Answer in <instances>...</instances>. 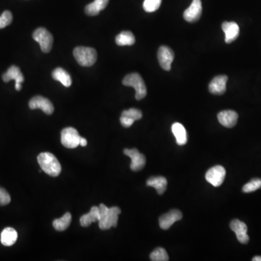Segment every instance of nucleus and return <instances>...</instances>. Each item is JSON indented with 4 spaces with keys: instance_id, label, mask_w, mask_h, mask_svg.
<instances>
[{
    "instance_id": "obj_1",
    "label": "nucleus",
    "mask_w": 261,
    "mask_h": 261,
    "mask_svg": "<svg viewBox=\"0 0 261 261\" xmlns=\"http://www.w3.org/2000/svg\"><path fill=\"white\" fill-rule=\"evenodd\" d=\"M99 207V219L98 221L100 229L108 230L116 227L118 225V216L121 210L119 207H112L108 208L105 205L100 204Z\"/></svg>"
},
{
    "instance_id": "obj_2",
    "label": "nucleus",
    "mask_w": 261,
    "mask_h": 261,
    "mask_svg": "<svg viewBox=\"0 0 261 261\" xmlns=\"http://www.w3.org/2000/svg\"><path fill=\"white\" fill-rule=\"evenodd\" d=\"M38 164L43 171L53 177L60 175L61 172V165L56 156L50 152H42L37 158Z\"/></svg>"
},
{
    "instance_id": "obj_3",
    "label": "nucleus",
    "mask_w": 261,
    "mask_h": 261,
    "mask_svg": "<svg viewBox=\"0 0 261 261\" xmlns=\"http://www.w3.org/2000/svg\"><path fill=\"white\" fill-rule=\"evenodd\" d=\"M74 56L77 63L81 66L90 67L96 63L97 51L91 47H77L74 49Z\"/></svg>"
},
{
    "instance_id": "obj_4",
    "label": "nucleus",
    "mask_w": 261,
    "mask_h": 261,
    "mask_svg": "<svg viewBox=\"0 0 261 261\" xmlns=\"http://www.w3.org/2000/svg\"><path fill=\"white\" fill-rule=\"evenodd\" d=\"M123 84L127 87H132L135 89V91H136L135 98L137 100H141L146 97V85H145L143 78L137 73H133V74L126 75L125 78L123 80Z\"/></svg>"
},
{
    "instance_id": "obj_5",
    "label": "nucleus",
    "mask_w": 261,
    "mask_h": 261,
    "mask_svg": "<svg viewBox=\"0 0 261 261\" xmlns=\"http://www.w3.org/2000/svg\"><path fill=\"white\" fill-rule=\"evenodd\" d=\"M33 38L39 44L43 53H50L53 47V37L47 29L38 28L33 33Z\"/></svg>"
},
{
    "instance_id": "obj_6",
    "label": "nucleus",
    "mask_w": 261,
    "mask_h": 261,
    "mask_svg": "<svg viewBox=\"0 0 261 261\" xmlns=\"http://www.w3.org/2000/svg\"><path fill=\"white\" fill-rule=\"evenodd\" d=\"M80 139L81 136L75 129L68 127L62 130L61 143L66 148H76L79 145Z\"/></svg>"
},
{
    "instance_id": "obj_7",
    "label": "nucleus",
    "mask_w": 261,
    "mask_h": 261,
    "mask_svg": "<svg viewBox=\"0 0 261 261\" xmlns=\"http://www.w3.org/2000/svg\"><path fill=\"white\" fill-rule=\"evenodd\" d=\"M226 177V170L222 166H216L207 170L205 179L208 183L215 187H219L223 184Z\"/></svg>"
},
{
    "instance_id": "obj_8",
    "label": "nucleus",
    "mask_w": 261,
    "mask_h": 261,
    "mask_svg": "<svg viewBox=\"0 0 261 261\" xmlns=\"http://www.w3.org/2000/svg\"><path fill=\"white\" fill-rule=\"evenodd\" d=\"M124 153L131 159L130 169L133 171H139L145 167L146 164V158L143 154L140 153L136 149H125Z\"/></svg>"
},
{
    "instance_id": "obj_9",
    "label": "nucleus",
    "mask_w": 261,
    "mask_h": 261,
    "mask_svg": "<svg viewBox=\"0 0 261 261\" xmlns=\"http://www.w3.org/2000/svg\"><path fill=\"white\" fill-rule=\"evenodd\" d=\"M158 57L161 68L165 71H170L172 62L174 60L173 50L167 46H161L158 50Z\"/></svg>"
},
{
    "instance_id": "obj_10",
    "label": "nucleus",
    "mask_w": 261,
    "mask_h": 261,
    "mask_svg": "<svg viewBox=\"0 0 261 261\" xmlns=\"http://www.w3.org/2000/svg\"><path fill=\"white\" fill-rule=\"evenodd\" d=\"M29 108L32 110L40 109L47 114L51 115L54 112V106L53 103L47 98L41 96H36L29 102Z\"/></svg>"
},
{
    "instance_id": "obj_11",
    "label": "nucleus",
    "mask_w": 261,
    "mask_h": 261,
    "mask_svg": "<svg viewBox=\"0 0 261 261\" xmlns=\"http://www.w3.org/2000/svg\"><path fill=\"white\" fill-rule=\"evenodd\" d=\"M2 79L4 82L7 83L11 80L16 81V90L20 91L21 90L22 83L24 81V77L20 71V68L16 65H12L5 74H3Z\"/></svg>"
},
{
    "instance_id": "obj_12",
    "label": "nucleus",
    "mask_w": 261,
    "mask_h": 261,
    "mask_svg": "<svg viewBox=\"0 0 261 261\" xmlns=\"http://www.w3.org/2000/svg\"><path fill=\"white\" fill-rule=\"evenodd\" d=\"M230 228L235 233L237 240L240 243L243 244H247L249 242V236L247 235V226L244 222L234 219L230 223Z\"/></svg>"
},
{
    "instance_id": "obj_13",
    "label": "nucleus",
    "mask_w": 261,
    "mask_h": 261,
    "mask_svg": "<svg viewBox=\"0 0 261 261\" xmlns=\"http://www.w3.org/2000/svg\"><path fill=\"white\" fill-rule=\"evenodd\" d=\"M202 12L201 0H193L191 5L184 13V19L189 23H194L200 19Z\"/></svg>"
},
{
    "instance_id": "obj_14",
    "label": "nucleus",
    "mask_w": 261,
    "mask_h": 261,
    "mask_svg": "<svg viewBox=\"0 0 261 261\" xmlns=\"http://www.w3.org/2000/svg\"><path fill=\"white\" fill-rule=\"evenodd\" d=\"M227 81V75H222L215 77L209 84V91L211 94L216 95H222L224 94L226 90Z\"/></svg>"
},
{
    "instance_id": "obj_15",
    "label": "nucleus",
    "mask_w": 261,
    "mask_h": 261,
    "mask_svg": "<svg viewBox=\"0 0 261 261\" xmlns=\"http://www.w3.org/2000/svg\"><path fill=\"white\" fill-rule=\"evenodd\" d=\"M182 219V213L180 210H170L168 213H166V214L163 215L160 217V227L164 230L168 229L175 222L180 221Z\"/></svg>"
},
{
    "instance_id": "obj_16",
    "label": "nucleus",
    "mask_w": 261,
    "mask_h": 261,
    "mask_svg": "<svg viewBox=\"0 0 261 261\" xmlns=\"http://www.w3.org/2000/svg\"><path fill=\"white\" fill-rule=\"evenodd\" d=\"M219 123L226 128H232L237 124L238 114L234 111H224L218 114Z\"/></svg>"
},
{
    "instance_id": "obj_17",
    "label": "nucleus",
    "mask_w": 261,
    "mask_h": 261,
    "mask_svg": "<svg viewBox=\"0 0 261 261\" xmlns=\"http://www.w3.org/2000/svg\"><path fill=\"white\" fill-rule=\"evenodd\" d=\"M222 29L225 33V41L227 44L235 41L240 34V27L235 22H224Z\"/></svg>"
},
{
    "instance_id": "obj_18",
    "label": "nucleus",
    "mask_w": 261,
    "mask_h": 261,
    "mask_svg": "<svg viewBox=\"0 0 261 261\" xmlns=\"http://www.w3.org/2000/svg\"><path fill=\"white\" fill-rule=\"evenodd\" d=\"M172 132L176 137V143L180 146L186 145L187 142V133L186 129L180 123H174L172 125Z\"/></svg>"
},
{
    "instance_id": "obj_19",
    "label": "nucleus",
    "mask_w": 261,
    "mask_h": 261,
    "mask_svg": "<svg viewBox=\"0 0 261 261\" xmlns=\"http://www.w3.org/2000/svg\"><path fill=\"white\" fill-rule=\"evenodd\" d=\"M167 179L163 176H153L147 181V186L155 188L159 195H163L167 188Z\"/></svg>"
},
{
    "instance_id": "obj_20",
    "label": "nucleus",
    "mask_w": 261,
    "mask_h": 261,
    "mask_svg": "<svg viewBox=\"0 0 261 261\" xmlns=\"http://www.w3.org/2000/svg\"><path fill=\"white\" fill-rule=\"evenodd\" d=\"M18 233L13 228H4L1 234V244L6 247L13 245L17 241Z\"/></svg>"
},
{
    "instance_id": "obj_21",
    "label": "nucleus",
    "mask_w": 261,
    "mask_h": 261,
    "mask_svg": "<svg viewBox=\"0 0 261 261\" xmlns=\"http://www.w3.org/2000/svg\"><path fill=\"white\" fill-rule=\"evenodd\" d=\"M99 219V207L94 206L87 214L80 218V224L83 227H88L93 222H98Z\"/></svg>"
},
{
    "instance_id": "obj_22",
    "label": "nucleus",
    "mask_w": 261,
    "mask_h": 261,
    "mask_svg": "<svg viewBox=\"0 0 261 261\" xmlns=\"http://www.w3.org/2000/svg\"><path fill=\"white\" fill-rule=\"evenodd\" d=\"M109 0H94L93 3H90L86 6V14L90 16H97L99 12L103 10L107 7Z\"/></svg>"
},
{
    "instance_id": "obj_23",
    "label": "nucleus",
    "mask_w": 261,
    "mask_h": 261,
    "mask_svg": "<svg viewBox=\"0 0 261 261\" xmlns=\"http://www.w3.org/2000/svg\"><path fill=\"white\" fill-rule=\"evenodd\" d=\"M53 78L56 81H60L65 87H71L72 84L71 75L65 70L62 68H57L53 71Z\"/></svg>"
},
{
    "instance_id": "obj_24",
    "label": "nucleus",
    "mask_w": 261,
    "mask_h": 261,
    "mask_svg": "<svg viewBox=\"0 0 261 261\" xmlns=\"http://www.w3.org/2000/svg\"><path fill=\"white\" fill-rule=\"evenodd\" d=\"M115 42L118 46H130L135 43V37L131 32L125 31L120 33L116 38Z\"/></svg>"
},
{
    "instance_id": "obj_25",
    "label": "nucleus",
    "mask_w": 261,
    "mask_h": 261,
    "mask_svg": "<svg viewBox=\"0 0 261 261\" xmlns=\"http://www.w3.org/2000/svg\"><path fill=\"white\" fill-rule=\"evenodd\" d=\"M71 220H72V216H71V213H66L63 217L54 220L53 223V227L55 228L56 231H65V230L69 227Z\"/></svg>"
},
{
    "instance_id": "obj_26",
    "label": "nucleus",
    "mask_w": 261,
    "mask_h": 261,
    "mask_svg": "<svg viewBox=\"0 0 261 261\" xmlns=\"http://www.w3.org/2000/svg\"><path fill=\"white\" fill-rule=\"evenodd\" d=\"M150 260L152 261H168L169 260L168 255L165 249L158 247L150 254Z\"/></svg>"
},
{
    "instance_id": "obj_27",
    "label": "nucleus",
    "mask_w": 261,
    "mask_h": 261,
    "mask_svg": "<svg viewBox=\"0 0 261 261\" xmlns=\"http://www.w3.org/2000/svg\"><path fill=\"white\" fill-rule=\"evenodd\" d=\"M261 188V179H252L248 183L246 184L242 188L243 192L244 193H250V192H255Z\"/></svg>"
},
{
    "instance_id": "obj_28",
    "label": "nucleus",
    "mask_w": 261,
    "mask_h": 261,
    "mask_svg": "<svg viewBox=\"0 0 261 261\" xmlns=\"http://www.w3.org/2000/svg\"><path fill=\"white\" fill-rule=\"evenodd\" d=\"M162 0H145L143 8L147 13H153L161 7Z\"/></svg>"
},
{
    "instance_id": "obj_29",
    "label": "nucleus",
    "mask_w": 261,
    "mask_h": 261,
    "mask_svg": "<svg viewBox=\"0 0 261 261\" xmlns=\"http://www.w3.org/2000/svg\"><path fill=\"white\" fill-rule=\"evenodd\" d=\"M121 115L130 118L135 121L140 120L142 118V112L140 110L136 109V108H130V109L127 110V111H123Z\"/></svg>"
},
{
    "instance_id": "obj_30",
    "label": "nucleus",
    "mask_w": 261,
    "mask_h": 261,
    "mask_svg": "<svg viewBox=\"0 0 261 261\" xmlns=\"http://www.w3.org/2000/svg\"><path fill=\"white\" fill-rule=\"evenodd\" d=\"M13 21V15L11 12L6 10L0 16V29H4L9 26Z\"/></svg>"
},
{
    "instance_id": "obj_31",
    "label": "nucleus",
    "mask_w": 261,
    "mask_h": 261,
    "mask_svg": "<svg viewBox=\"0 0 261 261\" xmlns=\"http://www.w3.org/2000/svg\"><path fill=\"white\" fill-rule=\"evenodd\" d=\"M10 201H11V197L8 192L3 188L0 187V205H7L10 203Z\"/></svg>"
},
{
    "instance_id": "obj_32",
    "label": "nucleus",
    "mask_w": 261,
    "mask_h": 261,
    "mask_svg": "<svg viewBox=\"0 0 261 261\" xmlns=\"http://www.w3.org/2000/svg\"><path fill=\"white\" fill-rule=\"evenodd\" d=\"M120 121H121V125L125 127V128H130V126L134 122L133 119H130V118H127V117L122 116V115L120 118Z\"/></svg>"
},
{
    "instance_id": "obj_33",
    "label": "nucleus",
    "mask_w": 261,
    "mask_h": 261,
    "mask_svg": "<svg viewBox=\"0 0 261 261\" xmlns=\"http://www.w3.org/2000/svg\"><path fill=\"white\" fill-rule=\"evenodd\" d=\"M79 145H81V147H85L87 145V140L84 138L81 137L80 139Z\"/></svg>"
},
{
    "instance_id": "obj_34",
    "label": "nucleus",
    "mask_w": 261,
    "mask_h": 261,
    "mask_svg": "<svg viewBox=\"0 0 261 261\" xmlns=\"http://www.w3.org/2000/svg\"><path fill=\"white\" fill-rule=\"evenodd\" d=\"M253 261H261V256H256V257L253 258Z\"/></svg>"
}]
</instances>
